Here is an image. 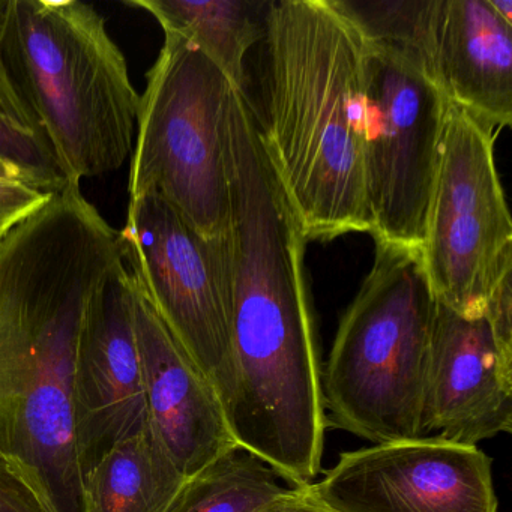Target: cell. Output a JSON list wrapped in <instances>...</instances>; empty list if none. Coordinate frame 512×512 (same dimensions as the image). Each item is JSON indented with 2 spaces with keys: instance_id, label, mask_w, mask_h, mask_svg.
I'll use <instances>...</instances> for the list:
<instances>
[{
  "instance_id": "cell-1",
  "label": "cell",
  "mask_w": 512,
  "mask_h": 512,
  "mask_svg": "<svg viewBox=\"0 0 512 512\" xmlns=\"http://www.w3.org/2000/svg\"><path fill=\"white\" fill-rule=\"evenodd\" d=\"M121 259L80 185L0 236V446L40 473L59 512H83L80 353L92 295Z\"/></svg>"
},
{
  "instance_id": "cell-2",
  "label": "cell",
  "mask_w": 512,
  "mask_h": 512,
  "mask_svg": "<svg viewBox=\"0 0 512 512\" xmlns=\"http://www.w3.org/2000/svg\"><path fill=\"white\" fill-rule=\"evenodd\" d=\"M263 148L308 241L370 233L364 40L331 0L265 14Z\"/></svg>"
},
{
  "instance_id": "cell-3",
  "label": "cell",
  "mask_w": 512,
  "mask_h": 512,
  "mask_svg": "<svg viewBox=\"0 0 512 512\" xmlns=\"http://www.w3.org/2000/svg\"><path fill=\"white\" fill-rule=\"evenodd\" d=\"M0 62L68 184L116 172L131 157L140 95L94 5L5 0Z\"/></svg>"
},
{
  "instance_id": "cell-4",
  "label": "cell",
  "mask_w": 512,
  "mask_h": 512,
  "mask_svg": "<svg viewBox=\"0 0 512 512\" xmlns=\"http://www.w3.org/2000/svg\"><path fill=\"white\" fill-rule=\"evenodd\" d=\"M436 311L421 248L376 242L323 368L328 422L373 445L421 437Z\"/></svg>"
},
{
  "instance_id": "cell-5",
  "label": "cell",
  "mask_w": 512,
  "mask_h": 512,
  "mask_svg": "<svg viewBox=\"0 0 512 512\" xmlns=\"http://www.w3.org/2000/svg\"><path fill=\"white\" fill-rule=\"evenodd\" d=\"M229 79L197 47L164 34L140 95L130 199L157 194L206 239L230 230L226 160Z\"/></svg>"
},
{
  "instance_id": "cell-6",
  "label": "cell",
  "mask_w": 512,
  "mask_h": 512,
  "mask_svg": "<svg viewBox=\"0 0 512 512\" xmlns=\"http://www.w3.org/2000/svg\"><path fill=\"white\" fill-rule=\"evenodd\" d=\"M365 188L374 242L422 248L449 100L430 68L365 44Z\"/></svg>"
},
{
  "instance_id": "cell-7",
  "label": "cell",
  "mask_w": 512,
  "mask_h": 512,
  "mask_svg": "<svg viewBox=\"0 0 512 512\" xmlns=\"http://www.w3.org/2000/svg\"><path fill=\"white\" fill-rule=\"evenodd\" d=\"M494 139L490 127L449 104L421 250L437 302L467 317L484 316L491 290L512 271V221Z\"/></svg>"
},
{
  "instance_id": "cell-8",
  "label": "cell",
  "mask_w": 512,
  "mask_h": 512,
  "mask_svg": "<svg viewBox=\"0 0 512 512\" xmlns=\"http://www.w3.org/2000/svg\"><path fill=\"white\" fill-rule=\"evenodd\" d=\"M118 236L131 277L227 413L235 391L227 236L203 238L157 194L130 199Z\"/></svg>"
},
{
  "instance_id": "cell-9",
  "label": "cell",
  "mask_w": 512,
  "mask_h": 512,
  "mask_svg": "<svg viewBox=\"0 0 512 512\" xmlns=\"http://www.w3.org/2000/svg\"><path fill=\"white\" fill-rule=\"evenodd\" d=\"M311 494L334 512H497L493 460L437 436L341 452Z\"/></svg>"
},
{
  "instance_id": "cell-10",
  "label": "cell",
  "mask_w": 512,
  "mask_h": 512,
  "mask_svg": "<svg viewBox=\"0 0 512 512\" xmlns=\"http://www.w3.org/2000/svg\"><path fill=\"white\" fill-rule=\"evenodd\" d=\"M134 332L130 272L116 262L92 295L76 388V424L86 473L101 455L149 427Z\"/></svg>"
},
{
  "instance_id": "cell-11",
  "label": "cell",
  "mask_w": 512,
  "mask_h": 512,
  "mask_svg": "<svg viewBox=\"0 0 512 512\" xmlns=\"http://www.w3.org/2000/svg\"><path fill=\"white\" fill-rule=\"evenodd\" d=\"M512 431V353L484 316L437 302L422 401L421 437L476 445Z\"/></svg>"
},
{
  "instance_id": "cell-12",
  "label": "cell",
  "mask_w": 512,
  "mask_h": 512,
  "mask_svg": "<svg viewBox=\"0 0 512 512\" xmlns=\"http://www.w3.org/2000/svg\"><path fill=\"white\" fill-rule=\"evenodd\" d=\"M149 425L187 478L236 448L223 404L130 274Z\"/></svg>"
},
{
  "instance_id": "cell-13",
  "label": "cell",
  "mask_w": 512,
  "mask_h": 512,
  "mask_svg": "<svg viewBox=\"0 0 512 512\" xmlns=\"http://www.w3.org/2000/svg\"><path fill=\"white\" fill-rule=\"evenodd\" d=\"M433 76L449 103L491 130L512 124V25L488 0H440Z\"/></svg>"
},
{
  "instance_id": "cell-14",
  "label": "cell",
  "mask_w": 512,
  "mask_h": 512,
  "mask_svg": "<svg viewBox=\"0 0 512 512\" xmlns=\"http://www.w3.org/2000/svg\"><path fill=\"white\" fill-rule=\"evenodd\" d=\"M188 479L149 425L89 469L83 512H173Z\"/></svg>"
},
{
  "instance_id": "cell-15",
  "label": "cell",
  "mask_w": 512,
  "mask_h": 512,
  "mask_svg": "<svg viewBox=\"0 0 512 512\" xmlns=\"http://www.w3.org/2000/svg\"><path fill=\"white\" fill-rule=\"evenodd\" d=\"M163 28L208 56L236 91L245 92V55L262 37L260 4L241 0H130Z\"/></svg>"
},
{
  "instance_id": "cell-16",
  "label": "cell",
  "mask_w": 512,
  "mask_h": 512,
  "mask_svg": "<svg viewBox=\"0 0 512 512\" xmlns=\"http://www.w3.org/2000/svg\"><path fill=\"white\" fill-rule=\"evenodd\" d=\"M287 490L271 466L236 446L188 479L173 512H259Z\"/></svg>"
},
{
  "instance_id": "cell-17",
  "label": "cell",
  "mask_w": 512,
  "mask_h": 512,
  "mask_svg": "<svg viewBox=\"0 0 512 512\" xmlns=\"http://www.w3.org/2000/svg\"><path fill=\"white\" fill-rule=\"evenodd\" d=\"M365 44L419 59L433 74L434 35L440 0H331Z\"/></svg>"
},
{
  "instance_id": "cell-18",
  "label": "cell",
  "mask_w": 512,
  "mask_h": 512,
  "mask_svg": "<svg viewBox=\"0 0 512 512\" xmlns=\"http://www.w3.org/2000/svg\"><path fill=\"white\" fill-rule=\"evenodd\" d=\"M0 160L22 179L47 194L68 187L67 178L53 154L52 146L41 133L17 97L0 62Z\"/></svg>"
},
{
  "instance_id": "cell-19",
  "label": "cell",
  "mask_w": 512,
  "mask_h": 512,
  "mask_svg": "<svg viewBox=\"0 0 512 512\" xmlns=\"http://www.w3.org/2000/svg\"><path fill=\"white\" fill-rule=\"evenodd\" d=\"M0 512H59L40 473L2 446Z\"/></svg>"
},
{
  "instance_id": "cell-20",
  "label": "cell",
  "mask_w": 512,
  "mask_h": 512,
  "mask_svg": "<svg viewBox=\"0 0 512 512\" xmlns=\"http://www.w3.org/2000/svg\"><path fill=\"white\" fill-rule=\"evenodd\" d=\"M50 197L52 194L16 179L0 178V236L43 208Z\"/></svg>"
},
{
  "instance_id": "cell-21",
  "label": "cell",
  "mask_w": 512,
  "mask_h": 512,
  "mask_svg": "<svg viewBox=\"0 0 512 512\" xmlns=\"http://www.w3.org/2000/svg\"><path fill=\"white\" fill-rule=\"evenodd\" d=\"M512 271L506 272L488 295L484 317L503 350L512 353Z\"/></svg>"
},
{
  "instance_id": "cell-22",
  "label": "cell",
  "mask_w": 512,
  "mask_h": 512,
  "mask_svg": "<svg viewBox=\"0 0 512 512\" xmlns=\"http://www.w3.org/2000/svg\"><path fill=\"white\" fill-rule=\"evenodd\" d=\"M259 512H334L311 494L308 485L289 487L283 496L260 509Z\"/></svg>"
},
{
  "instance_id": "cell-23",
  "label": "cell",
  "mask_w": 512,
  "mask_h": 512,
  "mask_svg": "<svg viewBox=\"0 0 512 512\" xmlns=\"http://www.w3.org/2000/svg\"><path fill=\"white\" fill-rule=\"evenodd\" d=\"M488 4L506 23L512 25V0H488Z\"/></svg>"
},
{
  "instance_id": "cell-24",
  "label": "cell",
  "mask_w": 512,
  "mask_h": 512,
  "mask_svg": "<svg viewBox=\"0 0 512 512\" xmlns=\"http://www.w3.org/2000/svg\"><path fill=\"white\" fill-rule=\"evenodd\" d=\"M0 178L16 179V181L22 182L20 176L17 175V173L14 172V170L11 169V167L8 166V164H5L2 160H0Z\"/></svg>"
},
{
  "instance_id": "cell-25",
  "label": "cell",
  "mask_w": 512,
  "mask_h": 512,
  "mask_svg": "<svg viewBox=\"0 0 512 512\" xmlns=\"http://www.w3.org/2000/svg\"><path fill=\"white\" fill-rule=\"evenodd\" d=\"M5 7V0H0V14H2V10H4Z\"/></svg>"
}]
</instances>
